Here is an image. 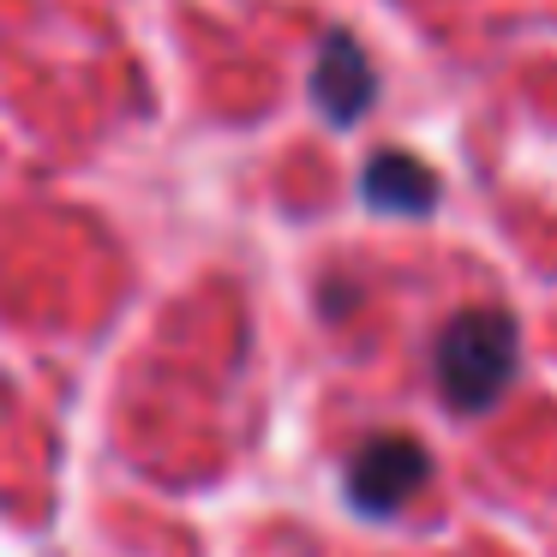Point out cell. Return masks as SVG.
Wrapping results in <instances>:
<instances>
[{
    "instance_id": "obj_3",
    "label": "cell",
    "mask_w": 557,
    "mask_h": 557,
    "mask_svg": "<svg viewBox=\"0 0 557 557\" xmlns=\"http://www.w3.org/2000/svg\"><path fill=\"white\" fill-rule=\"evenodd\" d=\"M312 102L318 114H324L336 133H348V126L366 121V109L377 102V66L372 54L360 49V37L354 30H324V42H318V66H312Z\"/></svg>"
},
{
    "instance_id": "obj_2",
    "label": "cell",
    "mask_w": 557,
    "mask_h": 557,
    "mask_svg": "<svg viewBox=\"0 0 557 557\" xmlns=\"http://www.w3.org/2000/svg\"><path fill=\"white\" fill-rule=\"evenodd\" d=\"M432 480V449L408 432H372L342 468V492H348L354 516L389 521L420 497V485Z\"/></svg>"
},
{
    "instance_id": "obj_4",
    "label": "cell",
    "mask_w": 557,
    "mask_h": 557,
    "mask_svg": "<svg viewBox=\"0 0 557 557\" xmlns=\"http://www.w3.org/2000/svg\"><path fill=\"white\" fill-rule=\"evenodd\" d=\"M437 193H444L437 174L420 157H408V150H377L360 174V198L377 216H432Z\"/></svg>"
},
{
    "instance_id": "obj_1",
    "label": "cell",
    "mask_w": 557,
    "mask_h": 557,
    "mask_svg": "<svg viewBox=\"0 0 557 557\" xmlns=\"http://www.w3.org/2000/svg\"><path fill=\"white\" fill-rule=\"evenodd\" d=\"M521 366V324L504 306H468L437 330L432 377L456 413H485Z\"/></svg>"
}]
</instances>
